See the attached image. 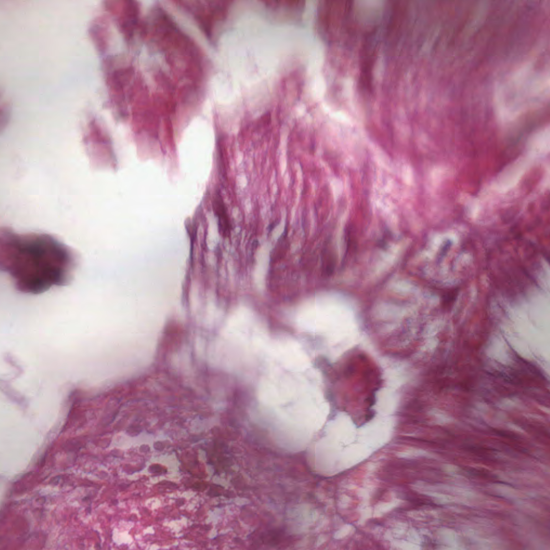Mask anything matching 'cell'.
Segmentation results:
<instances>
[{"mask_svg": "<svg viewBox=\"0 0 550 550\" xmlns=\"http://www.w3.org/2000/svg\"><path fill=\"white\" fill-rule=\"evenodd\" d=\"M1 269L18 292L39 294L68 284L76 265L69 246L50 234L18 233L9 228L0 237Z\"/></svg>", "mask_w": 550, "mask_h": 550, "instance_id": "cell-1", "label": "cell"}, {"mask_svg": "<svg viewBox=\"0 0 550 550\" xmlns=\"http://www.w3.org/2000/svg\"><path fill=\"white\" fill-rule=\"evenodd\" d=\"M267 249H262L259 254L256 273V280L259 286H262L264 276L266 274L268 263V256Z\"/></svg>", "mask_w": 550, "mask_h": 550, "instance_id": "cell-2", "label": "cell"}, {"mask_svg": "<svg viewBox=\"0 0 550 550\" xmlns=\"http://www.w3.org/2000/svg\"><path fill=\"white\" fill-rule=\"evenodd\" d=\"M467 472L468 474H469L472 477H476L477 478L480 479V480L488 482L499 483L500 481H499L498 477L493 475V473L485 470L481 469V468H467Z\"/></svg>", "mask_w": 550, "mask_h": 550, "instance_id": "cell-3", "label": "cell"}, {"mask_svg": "<svg viewBox=\"0 0 550 550\" xmlns=\"http://www.w3.org/2000/svg\"><path fill=\"white\" fill-rule=\"evenodd\" d=\"M149 471L151 473L161 472L162 468L159 465H152L150 467Z\"/></svg>", "mask_w": 550, "mask_h": 550, "instance_id": "cell-4", "label": "cell"}]
</instances>
